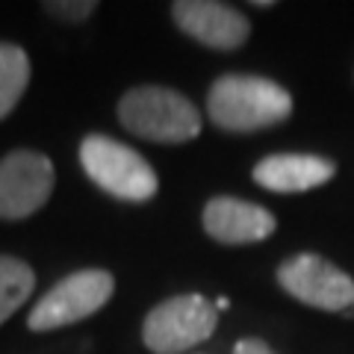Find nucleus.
I'll return each mask as SVG.
<instances>
[{
	"label": "nucleus",
	"instance_id": "obj_10",
	"mask_svg": "<svg viewBox=\"0 0 354 354\" xmlns=\"http://www.w3.org/2000/svg\"><path fill=\"white\" fill-rule=\"evenodd\" d=\"M334 162L313 153H272L254 165V180L269 192H304L328 183Z\"/></svg>",
	"mask_w": 354,
	"mask_h": 354
},
{
	"label": "nucleus",
	"instance_id": "obj_2",
	"mask_svg": "<svg viewBox=\"0 0 354 354\" xmlns=\"http://www.w3.org/2000/svg\"><path fill=\"white\" fill-rule=\"evenodd\" d=\"M118 118L133 136L180 145L201 133V115L189 97L165 86H139L121 97Z\"/></svg>",
	"mask_w": 354,
	"mask_h": 354
},
{
	"label": "nucleus",
	"instance_id": "obj_3",
	"mask_svg": "<svg viewBox=\"0 0 354 354\" xmlns=\"http://www.w3.org/2000/svg\"><path fill=\"white\" fill-rule=\"evenodd\" d=\"M80 162L83 171L104 192L121 201H148L160 189V180L148 160L109 136H97V133L86 136L80 145Z\"/></svg>",
	"mask_w": 354,
	"mask_h": 354
},
{
	"label": "nucleus",
	"instance_id": "obj_9",
	"mask_svg": "<svg viewBox=\"0 0 354 354\" xmlns=\"http://www.w3.org/2000/svg\"><path fill=\"white\" fill-rule=\"evenodd\" d=\"M278 221L260 204L242 201V198L218 195L204 207V230L221 245H248L263 242L274 234Z\"/></svg>",
	"mask_w": 354,
	"mask_h": 354
},
{
	"label": "nucleus",
	"instance_id": "obj_1",
	"mask_svg": "<svg viewBox=\"0 0 354 354\" xmlns=\"http://www.w3.org/2000/svg\"><path fill=\"white\" fill-rule=\"evenodd\" d=\"M207 109L213 124H218L221 130L248 133L286 121L292 113V97L281 83L269 80V77L225 74L209 88Z\"/></svg>",
	"mask_w": 354,
	"mask_h": 354
},
{
	"label": "nucleus",
	"instance_id": "obj_7",
	"mask_svg": "<svg viewBox=\"0 0 354 354\" xmlns=\"http://www.w3.org/2000/svg\"><path fill=\"white\" fill-rule=\"evenodd\" d=\"M278 281L298 301L319 310H346L354 301V281L334 263L316 254H298L278 269Z\"/></svg>",
	"mask_w": 354,
	"mask_h": 354
},
{
	"label": "nucleus",
	"instance_id": "obj_11",
	"mask_svg": "<svg viewBox=\"0 0 354 354\" xmlns=\"http://www.w3.org/2000/svg\"><path fill=\"white\" fill-rule=\"evenodd\" d=\"M30 59L18 44L0 41V118H6L27 92Z\"/></svg>",
	"mask_w": 354,
	"mask_h": 354
},
{
	"label": "nucleus",
	"instance_id": "obj_5",
	"mask_svg": "<svg viewBox=\"0 0 354 354\" xmlns=\"http://www.w3.org/2000/svg\"><path fill=\"white\" fill-rule=\"evenodd\" d=\"M115 290L113 274L104 269H80L62 278L57 286L39 298V304L30 310L27 325L30 330H57L74 325L80 319L97 313Z\"/></svg>",
	"mask_w": 354,
	"mask_h": 354
},
{
	"label": "nucleus",
	"instance_id": "obj_6",
	"mask_svg": "<svg viewBox=\"0 0 354 354\" xmlns=\"http://www.w3.org/2000/svg\"><path fill=\"white\" fill-rule=\"evenodd\" d=\"M57 183L53 162L39 151H12L0 160V218L18 221L48 204Z\"/></svg>",
	"mask_w": 354,
	"mask_h": 354
},
{
	"label": "nucleus",
	"instance_id": "obj_4",
	"mask_svg": "<svg viewBox=\"0 0 354 354\" xmlns=\"http://www.w3.org/2000/svg\"><path fill=\"white\" fill-rule=\"evenodd\" d=\"M216 307L204 295H174L157 304L142 325V339L153 354H180L216 330Z\"/></svg>",
	"mask_w": 354,
	"mask_h": 354
},
{
	"label": "nucleus",
	"instance_id": "obj_8",
	"mask_svg": "<svg viewBox=\"0 0 354 354\" xmlns=\"http://www.w3.org/2000/svg\"><path fill=\"white\" fill-rule=\"evenodd\" d=\"M171 15L186 36L216 50H236L248 41L251 24L239 9L216 0H177Z\"/></svg>",
	"mask_w": 354,
	"mask_h": 354
},
{
	"label": "nucleus",
	"instance_id": "obj_15",
	"mask_svg": "<svg viewBox=\"0 0 354 354\" xmlns=\"http://www.w3.org/2000/svg\"><path fill=\"white\" fill-rule=\"evenodd\" d=\"M216 310H227V298H218V301H216Z\"/></svg>",
	"mask_w": 354,
	"mask_h": 354
},
{
	"label": "nucleus",
	"instance_id": "obj_12",
	"mask_svg": "<svg viewBox=\"0 0 354 354\" xmlns=\"http://www.w3.org/2000/svg\"><path fill=\"white\" fill-rule=\"evenodd\" d=\"M32 290H36V274L30 266L18 257L0 254V325L27 301Z\"/></svg>",
	"mask_w": 354,
	"mask_h": 354
},
{
	"label": "nucleus",
	"instance_id": "obj_13",
	"mask_svg": "<svg viewBox=\"0 0 354 354\" xmlns=\"http://www.w3.org/2000/svg\"><path fill=\"white\" fill-rule=\"evenodd\" d=\"M97 9L95 0H50L44 3V12H50L53 18H62V21H86L92 18V12Z\"/></svg>",
	"mask_w": 354,
	"mask_h": 354
},
{
	"label": "nucleus",
	"instance_id": "obj_14",
	"mask_svg": "<svg viewBox=\"0 0 354 354\" xmlns=\"http://www.w3.org/2000/svg\"><path fill=\"white\" fill-rule=\"evenodd\" d=\"M234 354H274V351L260 339H239Z\"/></svg>",
	"mask_w": 354,
	"mask_h": 354
}]
</instances>
